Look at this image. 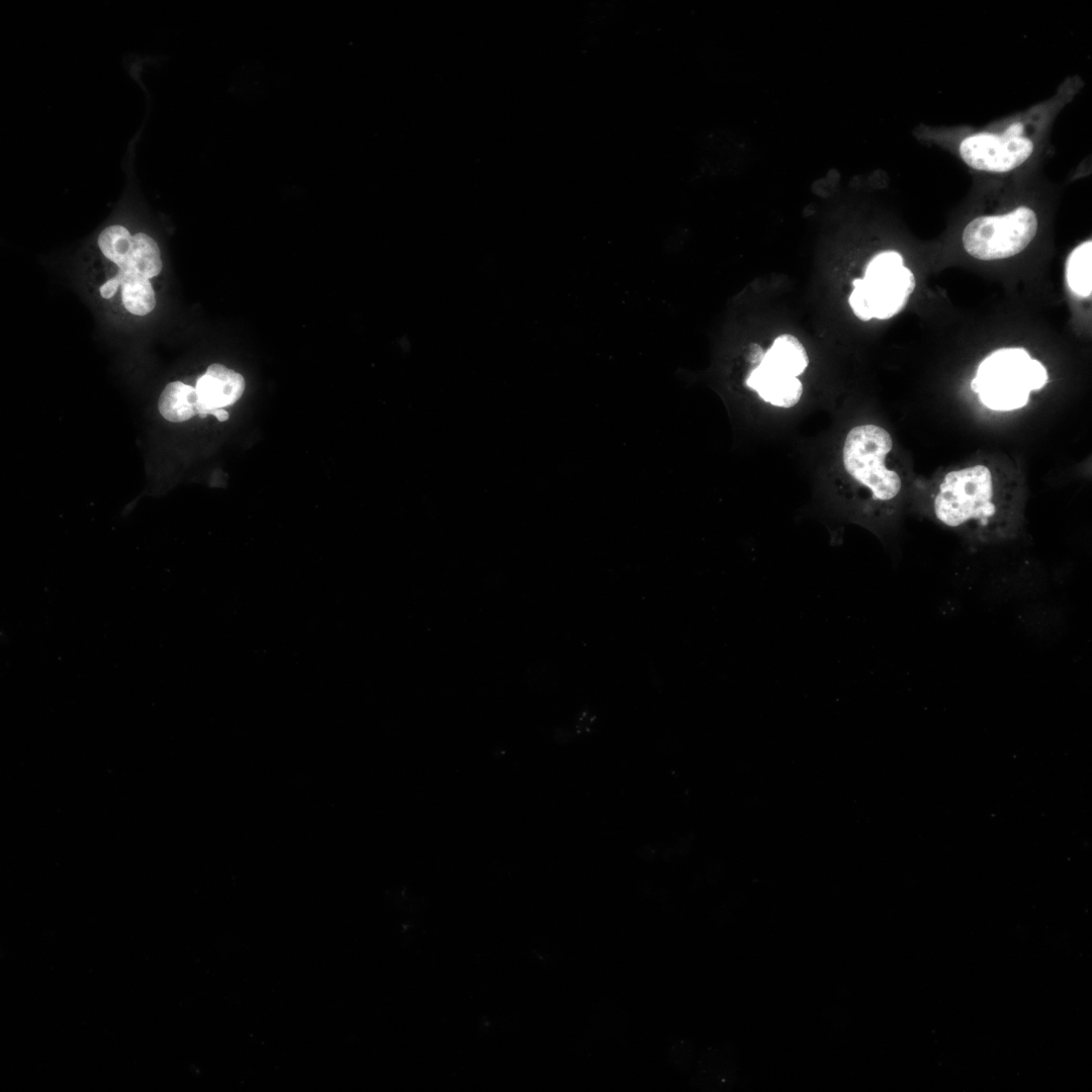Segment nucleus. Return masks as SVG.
<instances>
[{
  "mask_svg": "<svg viewBox=\"0 0 1092 1092\" xmlns=\"http://www.w3.org/2000/svg\"><path fill=\"white\" fill-rule=\"evenodd\" d=\"M158 408L169 422L181 423L191 419L198 414L196 388L181 381L168 383L159 397Z\"/></svg>",
  "mask_w": 1092,
  "mask_h": 1092,
  "instance_id": "nucleus-10",
  "label": "nucleus"
},
{
  "mask_svg": "<svg viewBox=\"0 0 1092 1092\" xmlns=\"http://www.w3.org/2000/svg\"><path fill=\"white\" fill-rule=\"evenodd\" d=\"M246 387L242 374L222 364L213 363L196 381L198 416L205 418L213 410L234 404L241 398Z\"/></svg>",
  "mask_w": 1092,
  "mask_h": 1092,
  "instance_id": "nucleus-7",
  "label": "nucleus"
},
{
  "mask_svg": "<svg viewBox=\"0 0 1092 1092\" xmlns=\"http://www.w3.org/2000/svg\"><path fill=\"white\" fill-rule=\"evenodd\" d=\"M98 246L107 259L119 269L124 268L132 251L133 237L122 225H109L100 233Z\"/></svg>",
  "mask_w": 1092,
  "mask_h": 1092,
  "instance_id": "nucleus-14",
  "label": "nucleus"
},
{
  "mask_svg": "<svg viewBox=\"0 0 1092 1092\" xmlns=\"http://www.w3.org/2000/svg\"><path fill=\"white\" fill-rule=\"evenodd\" d=\"M892 447L890 434L875 425L851 429L844 441L843 464L846 471L881 500L895 497L901 488L900 476L887 469L884 463Z\"/></svg>",
  "mask_w": 1092,
  "mask_h": 1092,
  "instance_id": "nucleus-4",
  "label": "nucleus"
},
{
  "mask_svg": "<svg viewBox=\"0 0 1092 1092\" xmlns=\"http://www.w3.org/2000/svg\"><path fill=\"white\" fill-rule=\"evenodd\" d=\"M210 415L214 416L220 422H224L229 419V413L223 408L213 410Z\"/></svg>",
  "mask_w": 1092,
  "mask_h": 1092,
  "instance_id": "nucleus-16",
  "label": "nucleus"
},
{
  "mask_svg": "<svg viewBox=\"0 0 1092 1092\" xmlns=\"http://www.w3.org/2000/svg\"><path fill=\"white\" fill-rule=\"evenodd\" d=\"M852 284L849 304L854 314L862 321L887 320L905 306L915 288V277L899 253L886 251L875 256L864 277Z\"/></svg>",
  "mask_w": 1092,
  "mask_h": 1092,
  "instance_id": "nucleus-2",
  "label": "nucleus"
},
{
  "mask_svg": "<svg viewBox=\"0 0 1092 1092\" xmlns=\"http://www.w3.org/2000/svg\"><path fill=\"white\" fill-rule=\"evenodd\" d=\"M760 363L783 374L797 377L805 371L809 359L803 344L795 336L784 334L774 341Z\"/></svg>",
  "mask_w": 1092,
  "mask_h": 1092,
  "instance_id": "nucleus-9",
  "label": "nucleus"
},
{
  "mask_svg": "<svg viewBox=\"0 0 1092 1092\" xmlns=\"http://www.w3.org/2000/svg\"><path fill=\"white\" fill-rule=\"evenodd\" d=\"M993 483L990 470L983 465L948 472L934 499V513L939 521L958 527L970 520L987 525L996 512L990 502Z\"/></svg>",
  "mask_w": 1092,
  "mask_h": 1092,
  "instance_id": "nucleus-5",
  "label": "nucleus"
},
{
  "mask_svg": "<svg viewBox=\"0 0 1092 1092\" xmlns=\"http://www.w3.org/2000/svg\"><path fill=\"white\" fill-rule=\"evenodd\" d=\"M746 384L757 391L766 402L777 406H794L801 398L803 387L794 376L778 372L762 363L749 374Z\"/></svg>",
  "mask_w": 1092,
  "mask_h": 1092,
  "instance_id": "nucleus-8",
  "label": "nucleus"
},
{
  "mask_svg": "<svg viewBox=\"0 0 1092 1092\" xmlns=\"http://www.w3.org/2000/svg\"><path fill=\"white\" fill-rule=\"evenodd\" d=\"M1034 151V142L1023 123L1014 122L1000 132L980 131L965 136L959 146L961 159L983 172L1007 173L1025 163Z\"/></svg>",
  "mask_w": 1092,
  "mask_h": 1092,
  "instance_id": "nucleus-6",
  "label": "nucleus"
},
{
  "mask_svg": "<svg viewBox=\"0 0 1092 1092\" xmlns=\"http://www.w3.org/2000/svg\"><path fill=\"white\" fill-rule=\"evenodd\" d=\"M1035 212L1019 206L1000 215L975 217L963 232L965 250L974 258L990 261L1022 252L1036 235Z\"/></svg>",
  "mask_w": 1092,
  "mask_h": 1092,
  "instance_id": "nucleus-3",
  "label": "nucleus"
},
{
  "mask_svg": "<svg viewBox=\"0 0 1092 1092\" xmlns=\"http://www.w3.org/2000/svg\"><path fill=\"white\" fill-rule=\"evenodd\" d=\"M119 285H121V279H120V276L118 274H116V276H114L113 278L107 280L100 287L99 290H100L101 296L103 298H111L115 294V292L117 291V288H118Z\"/></svg>",
  "mask_w": 1092,
  "mask_h": 1092,
  "instance_id": "nucleus-15",
  "label": "nucleus"
},
{
  "mask_svg": "<svg viewBox=\"0 0 1092 1092\" xmlns=\"http://www.w3.org/2000/svg\"><path fill=\"white\" fill-rule=\"evenodd\" d=\"M1091 260L1092 242L1087 241L1071 253L1067 262L1066 277L1069 287L1082 297H1087L1092 292Z\"/></svg>",
  "mask_w": 1092,
  "mask_h": 1092,
  "instance_id": "nucleus-13",
  "label": "nucleus"
},
{
  "mask_svg": "<svg viewBox=\"0 0 1092 1092\" xmlns=\"http://www.w3.org/2000/svg\"><path fill=\"white\" fill-rule=\"evenodd\" d=\"M119 270L148 279L159 275L162 270V260L155 240L145 233L135 234L128 262Z\"/></svg>",
  "mask_w": 1092,
  "mask_h": 1092,
  "instance_id": "nucleus-11",
  "label": "nucleus"
},
{
  "mask_svg": "<svg viewBox=\"0 0 1092 1092\" xmlns=\"http://www.w3.org/2000/svg\"><path fill=\"white\" fill-rule=\"evenodd\" d=\"M1048 381L1043 365L1022 348H1003L979 365L971 382L984 405L994 411H1012L1026 405L1029 392Z\"/></svg>",
  "mask_w": 1092,
  "mask_h": 1092,
  "instance_id": "nucleus-1",
  "label": "nucleus"
},
{
  "mask_svg": "<svg viewBox=\"0 0 1092 1092\" xmlns=\"http://www.w3.org/2000/svg\"><path fill=\"white\" fill-rule=\"evenodd\" d=\"M121 300L126 310L135 315H146L156 305V296L148 278L119 270Z\"/></svg>",
  "mask_w": 1092,
  "mask_h": 1092,
  "instance_id": "nucleus-12",
  "label": "nucleus"
}]
</instances>
